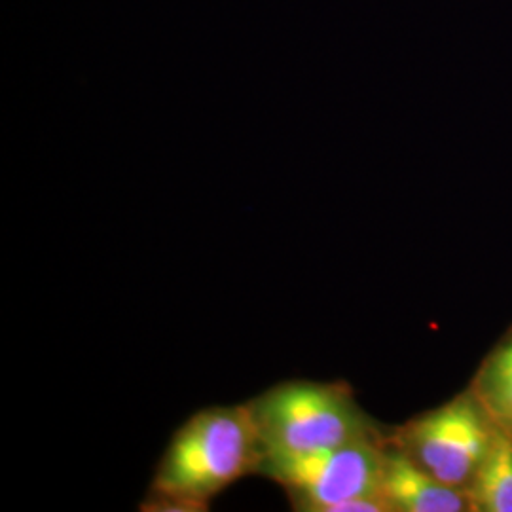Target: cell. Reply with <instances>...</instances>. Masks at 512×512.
<instances>
[{"label":"cell","instance_id":"cell-7","mask_svg":"<svg viewBox=\"0 0 512 512\" xmlns=\"http://www.w3.org/2000/svg\"><path fill=\"white\" fill-rule=\"evenodd\" d=\"M471 393L495 425L512 435V338L499 344L484 361Z\"/></svg>","mask_w":512,"mask_h":512},{"label":"cell","instance_id":"cell-6","mask_svg":"<svg viewBox=\"0 0 512 512\" xmlns=\"http://www.w3.org/2000/svg\"><path fill=\"white\" fill-rule=\"evenodd\" d=\"M465 492L471 511L512 512V435L497 431L488 456Z\"/></svg>","mask_w":512,"mask_h":512},{"label":"cell","instance_id":"cell-1","mask_svg":"<svg viewBox=\"0 0 512 512\" xmlns=\"http://www.w3.org/2000/svg\"><path fill=\"white\" fill-rule=\"evenodd\" d=\"M262 444L245 404L213 406L184 421L158 461L143 511L202 512L243 476L258 475Z\"/></svg>","mask_w":512,"mask_h":512},{"label":"cell","instance_id":"cell-3","mask_svg":"<svg viewBox=\"0 0 512 512\" xmlns=\"http://www.w3.org/2000/svg\"><path fill=\"white\" fill-rule=\"evenodd\" d=\"M385 450L387 440H363L296 456H268L258 475L279 484L294 511L338 512L355 499H384Z\"/></svg>","mask_w":512,"mask_h":512},{"label":"cell","instance_id":"cell-4","mask_svg":"<svg viewBox=\"0 0 512 512\" xmlns=\"http://www.w3.org/2000/svg\"><path fill=\"white\" fill-rule=\"evenodd\" d=\"M499 427L473 393L408 421L389 444L442 484L467 490Z\"/></svg>","mask_w":512,"mask_h":512},{"label":"cell","instance_id":"cell-5","mask_svg":"<svg viewBox=\"0 0 512 512\" xmlns=\"http://www.w3.org/2000/svg\"><path fill=\"white\" fill-rule=\"evenodd\" d=\"M382 497L389 512L471 511L465 490L442 484L387 440Z\"/></svg>","mask_w":512,"mask_h":512},{"label":"cell","instance_id":"cell-2","mask_svg":"<svg viewBox=\"0 0 512 512\" xmlns=\"http://www.w3.org/2000/svg\"><path fill=\"white\" fill-rule=\"evenodd\" d=\"M262 459L296 456L363 440H387L355 403L346 384L283 382L251 399Z\"/></svg>","mask_w":512,"mask_h":512}]
</instances>
